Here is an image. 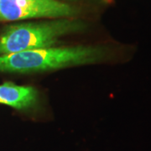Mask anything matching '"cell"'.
Returning <instances> with one entry per match:
<instances>
[{
	"instance_id": "3957f363",
	"label": "cell",
	"mask_w": 151,
	"mask_h": 151,
	"mask_svg": "<svg viewBox=\"0 0 151 151\" xmlns=\"http://www.w3.org/2000/svg\"><path fill=\"white\" fill-rule=\"evenodd\" d=\"M77 10L60 0H0V20L15 21L36 18H69Z\"/></svg>"
},
{
	"instance_id": "7a4b0ae2",
	"label": "cell",
	"mask_w": 151,
	"mask_h": 151,
	"mask_svg": "<svg viewBox=\"0 0 151 151\" xmlns=\"http://www.w3.org/2000/svg\"><path fill=\"white\" fill-rule=\"evenodd\" d=\"M85 26L81 21L68 18L13 24L0 35V55L53 47L60 37L80 32Z\"/></svg>"
},
{
	"instance_id": "6da1fadb",
	"label": "cell",
	"mask_w": 151,
	"mask_h": 151,
	"mask_svg": "<svg viewBox=\"0 0 151 151\" xmlns=\"http://www.w3.org/2000/svg\"><path fill=\"white\" fill-rule=\"evenodd\" d=\"M105 51L96 46L49 47L0 55V72L29 73L86 65L101 60Z\"/></svg>"
},
{
	"instance_id": "277c9868",
	"label": "cell",
	"mask_w": 151,
	"mask_h": 151,
	"mask_svg": "<svg viewBox=\"0 0 151 151\" xmlns=\"http://www.w3.org/2000/svg\"><path fill=\"white\" fill-rule=\"evenodd\" d=\"M37 100V92L31 86L7 82L0 85V103L17 109L30 108Z\"/></svg>"
},
{
	"instance_id": "5b68a950",
	"label": "cell",
	"mask_w": 151,
	"mask_h": 151,
	"mask_svg": "<svg viewBox=\"0 0 151 151\" xmlns=\"http://www.w3.org/2000/svg\"><path fill=\"white\" fill-rule=\"evenodd\" d=\"M67 1H76V0H67Z\"/></svg>"
}]
</instances>
